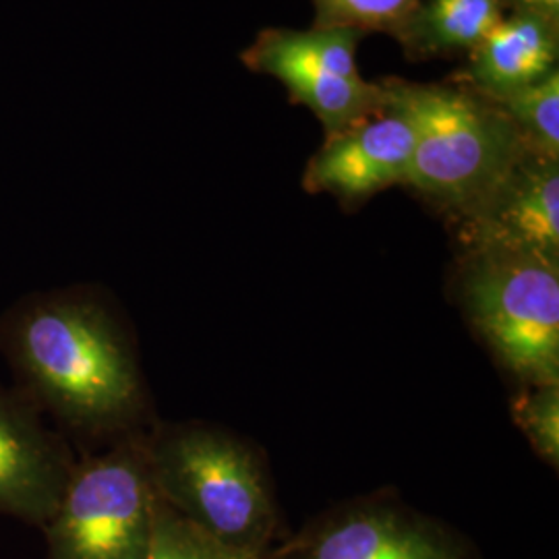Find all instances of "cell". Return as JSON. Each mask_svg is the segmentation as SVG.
Returning a JSON list of instances; mask_svg holds the SVG:
<instances>
[{"instance_id":"4fadbf2b","label":"cell","mask_w":559,"mask_h":559,"mask_svg":"<svg viewBox=\"0 0 559 559\" xmlns=\"http://www.w3.org/2000/svg\"><path fill=\"white\" fill-rule=\"evenodd\" d=\"M500 106L528 152L559 160V69Z\"/></svg>"},{"instance_id":"8fae6325","label":"cell","mask_w":559,"mask_h":559,"mask_svg":"<svg viewBox=\"0 0 559 559\" xmlns=\"http://www.w3.org/2000/svg\"><path fill=\"white\" fill-rule=\"evenodd\" d=\"M456 83L501 104L558 71L559 21L510 9L500 25L466 55Z\"/></svg>"},{"instance_id":"6da1fadb","label":"cell","mask_w":559,"mask_h":559,"mask_svg":"<svg viewBox=\"0 0 559 559\" xmlns=\"http://www.w3.org/2000/svg\"><path fill=\"white\" fill-rule=\"evenodd\" d=\"M0 357L13 385L69 440L145 431L135 338L98 290L62 286L13 300L0 313Z\"/></svg>"},{"instance_id":"2e32d148","label":"cell","mask_w":559,"mask_h":559,"mask_svg":"<svg viewBox=\"0 0 559 559\" xmlns=\"http://www.w3.org/2000/svg\"><path fill=\"white\" fill-rule=\"evenodd\" d=\"M514 419L540 459L558 468L559 383L524 385L514 399Z\"/></svg>"},{"instance_id":"7c38bea8","label":"cell","mask_w":559,"mask_h":559,"mask_svg":"<svg viewBox=\"0 0 559 559\" xmlns=\"http://www.w3.org/2000/svg\"><path fill=\"white\" fill-rule=\"evenodd\" d=\"M512 9V0H425L396 38L408 57L471 55Z\"/></svg>"},{"instance_id":"5b68a950","label":"cell","mask_w":559,"mask_h":559,"mask_svg":"<svg viewBox=\"0 0 559 559\" xmlns=\"http://www.w3.org/2000/svg\"><path fill=\"white\" fill-rule=\"evenodd\" d=\"M143 433L78 459L52 516L44 524L46 559H145L158 496Z\"/></svg>"},{"instance_id":"e0dca14e","label":"cell","mask_w":559,"mask_h":559,"mask_svg":"<svg viewBox=\"0 0 559 559\" xmlns=\"http://www.w3.org/2000/svg\"><path fill=\"white\" fill-rule=\"evenodd\" d=\"M512 9H526L559 21V0H512Z\"/></svg>"},{"instance_id":"5bb4252c","label":"cell","mask_w":559,"mask_h":559,"mask_svg":"<svg viewBox=\"0 0 559 559\" xmlns=\"http://www.w3.org/2000/svg\"><path fill=\"white\" fill-rule=\"evenodd\" d=\"M145 559H272L255 551H245L214 539L205 531L182 519L164 501H156L154 533Z\"/></svg>"},{"instance_id":"7a4b0ae2","label":"cell","mask_w":559,"mask_h":559,"mask_svg":"<svg viewBox=\"0 0 559 559\" xmlns=\"http://www.w3.org/2000/svg\"><path fill=\"white\" fill-rule=\"evenodd\" d=\"M143 441L158 500L214 539L272 558L278 508L249 443L200 420L158 423Z\"/></svg>"},{"instance_id":"8992f818","label":"cell","mask_w":559,"mask_h":559,"mask_svg":"<svg viewBox=\"0 0 559 559\" xmlns=\"http://www.w3.org/2000/svg\"><path fill=\"white\" fill-rule=\"evenodd\" d=\"M362 38V32L350 27L263 29L240 59L247 69L276 78L290 100L309 108L325 138H332L388 100L385 81L360 78L357 50Z\"/></svg>"},{"instance_id":"ba28073f","label":"cell","mask_w":559,"mask_h":559,"mask_svg":"<svg viewBox=\"0 0 559 559\" xmlns=\"http://www.w3.org/2000/svg\"><path fill=\"white\" fill-rule=\"evenodd\" d=\"M75 462L71 440L13 383H0V516L44 528Z\"/></svg>"},{"instance_id":"3957f363","label":"cell","mask_w":559,"mask_h":559,"mask_svg":"<svg viewBox=\"0 0 559 559\" xmlns=\"http://www.w3.org/2000/svg\"><path fill=\"white\" fill-rule=\"evenodd\" d=\"M390 85L415 124L406 187L454 222L468 216L528 152L500 104L460 83Z\"/></svg>"},{"instance_id":"9c48e42d","label":"cell","mask_w":559,"mask_h":559,"mask_svg":"<svg viewBox=\"0 0 559 559\" xmlns=\"http://www.w3.org/2000/svg\"><path fill=\"white\" fill-rule=\"evenodd\" d=\"M385 87L383 108L325 138L302 175V187L309 193H330L344 203H359L394 185H406L415 124L390 81Z\"/></svg>"},{"instance_id":"9a60e30c","label":"cell","mask_w":559,"mask_h":559,"mask_svg":"<svg viewBox=\"0 0 559 559\" xmlns=\"http://www.w3.org/2000/svg\"><path fill=\"white\" fill-rule=\"evenodd\" d=\"M316 25L350 27L362 34L383 32L396 38L419 0H313Z\"/></svg>"},{"instance_id":"277c9868","label":"cell","mask_w":559,"mask_h":559,"mask_svg":"<svg viewBox=\"0 0 559 559\" xmlns=\"http://www.w3.org/2000/svg\"><path fill=\"white\" fill-rule=\"evenodd\" d=\"M454 290L471 328L522 388L559 383V261L464 247Z\"/></svg>"},{"instance_id":"52a82bcc","label":"cell","mask_w":559,"mask_h":559,"mask_svg":"<svg viewBox=\"0 0 559 559\" xmlns=\"http://www.w3.org/2000/svg\"><path fill=\"white\" fill-rule=\"evenodd\" d=\"M272 559H480L473 540L388 493L340 503Z\"/></svg>"},{"instance_id":"30bf717a","label":"cell","mask_w":559,"mask_h":559,"mask_svg":"<svg viewBox=\"0 0 559 559\" xmlns=\"http://www.w3.org/2000/svg\"><path fill=\"white\" fill-rule=\"evenodd\" d=\"M456 224L462 247H501L559 261V160L524 152Z\"/></svg>"}]
</instances>
